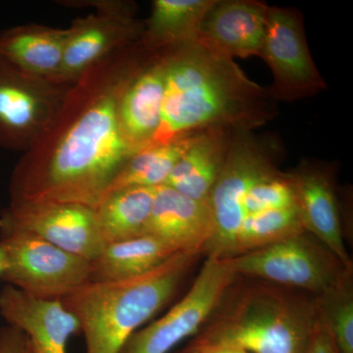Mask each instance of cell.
I'll list each match as a JSON object with an SVG mask.
<instances>
[{
    "instance_id": "19",
    "label": "cell",
    "mask_w": 353,
    "mask_h": 353,
    "mask_svg": "<svg viewBox=\"0 0 353 353\" xmlns=\"http://www.w3.org/2000/svg\"><path fill=\"white\" fill-rule=\"evenodd\" d=\"M68 34V28L16 26L0 32V57L29 75L53 82L61 66Z\"/></svg>"
},
{
    "instance_id": "13",
    "label": "cell",
    "mask_w": 353,
    "mask_h": 353,
    "mask_svg": "<svg viewBox=\"0 0 353 353\" xmlns=\"http://www.w3.org/2000/svg\"><path fill=\"white\" fill-rule=\"evenodd\" d=\"M288 173L304 230L326 246L347 268L352 269L343 241L333 169L326 164L304 160Z\"/></svg>"
},
{
    "instance_id": "9",
    "label": "cell",
    "mask_w": 353,
    "mask_h": 353,
    "mask_svg": "<svg viewBox=\"0 0 353 353\" xmlns=\"http://www.w3.org/2000/svg\"><path fill=\"white\" fill-rule=\"evenodd\" d=\"M71 85L29 75L0 57V146L27 152L54 119Z\"/></svg>"
},
{
    "instance_id": "7",
    "label": "cell",
    "mask_w": 353,
    "mask_h": 353,
    "mask_svg": "<svg viewBox=\"0 0 353 353\" xmlns=\"http://www.w3.org/2000/svg\"><path fill=\"white\" fill-rule=\"evenodd\" d=\"M6 256L1 280L30 296L59 299L90 281V262L15 229H0Z\"/></svg>"
},
{
    "instance_id": "14",
    "label": "cell",
    "mask_w": 353,
    "mask_h": 353,
    "mask_svg": "<svg viewBox=\"0 0 353 353\" xmlns=\"http://www.w3.org/2000/svg\"><path fill=\"white\" fill-rule=\"evenodd\" d=\"M268 4L257 0H216L202 22L197 43L220 57H259Z\"/></svg>"
},
{
    "instance_id": "16",
    "label": "cell",
    "mask_w": 353,
    "mask_h": 353,
    "mask_svg": "<svg viewBox=\"0 0 353 353\" xmlns=\"http://www.w3.org/2000/svg\"><path fill=\"white\" fill-rule=\"evenodd\" d=\"M215 233L214 217L208 201L183 196L166 185L155 190L146 234H152L176 252H205Z\"/></svg>"
},
{
    "instance_id": "10",
    "label": "cell",
    "mask_w": 353,
    "mask_h": 353,
    "mask_svg": "<svg viewBox=\"0 0 353 353\" xmlns=\"http://www.w3.org/2000/svg\"><path fill=\"white\" fill-rule=\"evenodd\" d=\"M259 57L273 74L268 92L275 101H299L327 88L308 48L303 13L296 8L269 7Z\"/></svg>"
},
{
    "instance_id": "4",
    "label": "cell",
    "mask_w": 353,
    "mask_h": 353,
    "mask_svg": "<svg viewBox=\"0 0 353 353\" xmlns=\"http://www.w3.org/2000/svg\"><path fill=\"white\" fill-rule=\"evenodd\" d=\"M197 255L178 253L157 269L126 280L88 282L61 299L80 324L87 353H120L132 334L175 294Z\"/></svg>"
},
{
    "instance_id": "28",
    "label": "cell",
    "mask_w": 353,
    "mask_h": 353,
    "mask_svg": "<svg viewBox=\"0 0 353 353\" xmlns=\"http://www.w3.org/2000/svg\"><path fill=\"white\" fill-rule=\"evenodd\" d=\"M304 353H338L333 339L320 317Z\"/></svg>"
},
{
    "instance_id": "22",
    "label": "cell",
    "mask_w": 353,
    "mask_h": 353,
    "mask_svg": "<svg viewBox=\"0 0 353 353\" xmlns=\"http://www.w3.org/2000/svg\"><path fill=\"white\" fill-rule=\"evenodd\" d=\"M155 190L157 188L130 187L103 196L95 213L105 245L146 234Z\"/></svg>"
},
{
    "instance_id": "18",
    "label": "cell",
    "mask_w": 353,
    "mask_h": 353,
    "mask_svg": "<svg viewBox=\"0 0 353 353\" xmlns=\"http://www.w3.org/2000/svg\"><path fill=\"white\" fill-rule=\"evenodd\" d=\"M233 132L210 129L199 132L165 185L190 199L208 201L224 168Z\"/></svg>"
},
{
    "instance_id": "6",
    "label": "cell",
    "mask_w": 353,
    "mask_h": 353,
    "mask_svg": "<svg viewBox=\"0 0 353 353\" xmlns=\"http://www.w3.org/2000/svg\"><path fill=\"white\" fill-rule=\"evenodd\" d=\"M231 259L238 276L318 296L352 275L322 243L307 231Z\"/></svg>"
},
{
    "instance_id": "27",
    "label": "cell",
    "mask_w": 353,
    "mask_h": 353,
    "mask_svg": "<svg viewBox=\"0 0 353 353\" xmlns=\"http://www.w3.org/2000/svg\"><path fill=\"white\" fill-rule=\"evenodd\" d=\"M0 353H32L29 339L12 326L0 329Z\"/></svg>"
},
{
    "instance_id": "11",
    "label": "cell",
    "mask_w": 353,
    "mask_h": 353,
    "mask_svg": "<svg viewBox=\"0 0 353 353\" xmlns=\"http://www.w3.org/2000/svg\"><path fill=\"white\" fill-rule=\"evenodd\" d=\"M97 13L78 18L68 28L63 59L53 82L73 85L95 64L114 51L139 41L143 22L134 6L122 1L95 2Z\"/></svg>"
},
{
    "instance_id": "3",
    "label": "cell",
    "mask_w": 353,
    "mask_h": 353,
    "mask_svg": "<svg viewBox=\"0 0 353 353\" xmlns=\"http://www.w3.org/2000/svg\"><path fill=\"white\" fill-rule=\"evenodd\" d=\"M238 279L183 352L304 353L319 321L315 296L261 280L240 284Z\"/></svg>"
},
{
    "instance_id": "17",
    "label": "cell",
    "mask_w": 353,
    "mask_h": 353,
    "mask_svg": "<svg viewBox=\"0 0 353 353\" xmlns=\"http://www.w3.org/2000/svg\"><path fill=\"white\" fill-rule=\"evenodd\" d=\"M164 88L163 54L152 53L127 85L119 104L121 130L134 154L152 145L157 134Z\"/></svg>"
},
{
    "instance_id": "32",
    "label": "cell",
    "mask_w": 353,
    "mask_h": 353,
    "mask_svg": "<svg viewBox=\"0 0 353 353\" xmlns=\"http://www.w3.org/2000/svg\"><path fill=\"white\" fill-rule=\"evenodd\" d=\"M246 353V352H245Z\"/></svg>"
},
{
    "instance_id": "25",
    "label": "cell",
    "mask_w": 353,
    "mask_h": 353,
    "mask_svg": "<svg viewBox=\"0 0 353 353\" xmlns=\"http://www.w3.org/2000/svg\"><path fill=\"white\" fill-rule=\"evenodd\" d=\"M318 314L328 329L338 353H353L352 274L314 296Z\"/></svg>"
},
{
    "instance_id": "31",
    "label": "cell",
    "mask_w": 353,
    "mask_h": 353,
    "mask_svg": "<svg viewBox=\"0 0 353 353\" xmlns=\"http://www.w3.org/2000/svg\"><path fill=\"white\" fill-rule=\"evenodd\" d=\"M183 353H199V352H183Z\"/></svg>"
},
{
    "instance_id": "29",
    "label": "cell",
    "mask_w": 353,
    "mask_h": 353,
    "mask_svg": "<svg viewBox=\"0 0 353 353\" xmlns=\"http://www.w3.org/2000/svg\"><path fill=\"white\" fill-rule=\"evenodd\" d=\"M199 353H245L241 352V350H234V348H212V350H203V352H199Z\"/></svg>"
},
{
    "instance_id": "30",
    "label": "cell",
    "mask_w": 353,
    "mask_h": 353,
    "mask_svg": "<svg viewBox=\"0 0 353 353\" xmlns=\"http://www.w3.org/2000/svg\"><path fill=\"white\" fill-rule=\"evenodd\" d=\"M4 270H6V256H4L3 250L0 248V277Z\"/></svg>"
},
{
    "instance_id": "15",
    "label": "cell",
    "mask_w": 353,
    "mask_h": 353,
    "mask_svg": "<svg viewBox=\"0 0 353 353\" xmlns=\"http://www.w3.org/2000/svg\"><path fill=\"white\" fill-rule=\"evenodd\" d=\"M0 315L28 336L32 353H67L70 339L81 333L61 301L38 299L12 285L0 292Z\"/></svg>"
},
{
    "instance_id": "1",
    "label": "cell",
    "mask_w": 353,
    "mask_h": 353,
    "mask_svg": "<svg viewBox=\"0 0 353 353\" xmlns=\"http://www.w3.org/2000/svg\"><path fill=\"white\" fill-rule=\"evenodd\" d=\"M152 53L139 41L114 51L70 87L54 119L14 170L11 202L97 208L134 155L123 136V92Z\"/></svg>"
},
{
    "instance_id": "26",
    "label": "cell",
    "mask_w": 353,
    "mask_h": 353,
    "mask_svg": "<svg viewBox=\"0 0 353 353\" xmlns=\"http://www.w3.org/2000/svg\"><path fill=\"white\" fill-rule=\"evenodd\" d=\"M290 208H296L292 181L289 173L278 169L255 183L246 194L243 215Z\"/></svg>"
},
{
    "instance_id": "24",
    "label": "cell",
    "mask_w": 353,
    "mask_h": 353,
    "mask_svg": "<svg viewBox=\"0 0 353 353\" xmlns=\"http://www.w3.org/2000/svg\"><path fill=\"white\" fill-rule=\"evenodd\" d=\"M304 231L296 208L246 215L234 239L230 259L273 245Z\"/></svg>"
},
{
    "instance_id": "23",
    "label": "cell",
    "mask_w": 353,
    "mask_h": 353,
    "mask_svg": "<svg viewBox=\"0 0 353 353\" xmlns=\"http://www.w3.org/2000/svg\"><path fill=\"white\" fill-rule=\"evenodd\" d=\"M197 134L148 146L134 153L115 176L106 194L124 188H157L165 185L176 162L187 152Z\"/></svg>"
},
{
    "instance_id": "2",
    "label": "cell",
    "mask_w": 353,
    "mask_h": 353,
    "mask_svg": "<svg viewBox=\"0 0 353 353\" xmlns=\"http://www.w3.org/2000/svg\"><path fill=\"white\" fill-rule=\"evenodd\" d=\"M161 53V122L150 146L210 129L253 131L278 115L268 88L250 80L234 59L199 43Z\"/></svg>"
},
{
    "instance_id": "21",
    "label": "cell",
    "mask_w": 353,
    "mask_h": 353,
    "mask_svg": "<svg viewBox=\"0 0 353 353\" xmlns=\"http://www.w3.org/2000/svg\"><path fill=\"white\" fill-rule=\"evenodd\" d=\"M178 253L152 234L108 243L101 254L90 262L88 282L139 277L155 270Z\"/></svg>"
},
{
    "instance_id": "20",
    "label": "cell",
    "mask_w": 353,
    "mask_h": 353,
    "mask_svg": "<svg viewBox=\"0 0 353 353\" xmlns=\"http://www.w3.org/2000/svg\"><path fill=\"white\" fill-rule=\"evenodd\" d=\"M216 0H155L139 43L152 53L197 43L202 22Z\"/></svg>"
},
{
    "instance_id": "8",
    "label": "cell",
    "mask_w": 353,
    "mask_h": 353,
    "mask_svg": "<svg viewBox=\"0 0 353 353\" xmlns=\"http://www.w3.org/2000/svg\"><path fill=\"white\" fill-rule=\"evenodd\" d=\"M239 277L231 259L208 256L185 296L166 314L132 334L120 353H168L201 330Z\"/></svg>"
},
{
    "instance_id": "5",
    "label": "cell",
    "mask_w": 353,
    "mask_h": 353,
    "mask_svg": "<svg viewBox=\"0 0 353 353\" xmlns=\"http://www.w3.org/2000/svg\"><path fill=\"white\" fill-rule=\"evenodd\" d=\"M278 148L257 138L252 131L236 130L229 152L209 204L214 217L215 233L205 252L208 256L230 259L243 217V203L250 189L278 170Z\"/></svg>"
},
{
    "instance_id": "12",
    "label": "cell",
    "mask_w": 353,
    "mask_h": 353,
    "mask_svg": "<svg viewBox=\"0 0 353 353\" xmlns=\"http://www.w3.org/2000/svg\"><path fill=\"white\" fill-rule=\"evenodd\" d=\"M0 229L34 234L65 252L92 262L104 246L95 209L61 202H10Z\"/></svg>"
}]
</instances>
